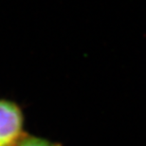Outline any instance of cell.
Returning <instances> with one entry per match:
<instances>
[{"mask_svg": "<svg viewBox=\"0 0 146 146\" xmlns=\"http://www.w3.org/2000/svg\"><path fill=\"white\" fill-rule=\"evenodd\" d=\"M15 146H59L48 139L35 136L25 135Z\"/></svg>", "mask_w": 146, "mask_h": 146, "instance_id": "7a4b0ae2", "label": "cell"}, {"mask_svg": "<svg viewBox=\"0 0 146 146\" xmlns=\"http://www.w3.org/2000/svg\"><path fill=\"white\" fill-rule=\"evenodd\" d=\"M24 113L16 102L0 98V146H15L24 137Z\"/></svg>", "mask_w": 146, "mask_h": 146, "instance_id": "6da1fadb", "label": "cell"}]
</instances>
